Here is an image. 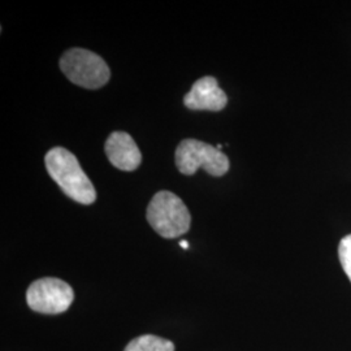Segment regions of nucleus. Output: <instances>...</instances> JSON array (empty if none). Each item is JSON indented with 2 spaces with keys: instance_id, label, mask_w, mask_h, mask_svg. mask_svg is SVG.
<instances>
[{
  "instance_id": "3",
  "label": "nucleus",
  "mask_w": 351,
  "mask_h": 351,
  "mask_svg": "<svg viewBox=\"0 0 351 351\" xmlns=\"http://www.w3.org/2000/svg\"><path fill=\"white\" fill-rule=\"evenodd\" d=\"M60 69L71 82L88 90L104 86L111 77L108 65L99 55L78 47L64 52Z\"/></svg>"
},
{
  "instance_id": "6",
  "label": "nucleus",
  "mask_w": 351,
  "mask_h": 351,
  "mask_svg": "<svg viewBox=\"0 0 351 351\" xmlns=\"http://www.w3.org/2000/svg\"><path fill=\"white\" fill-rule=\"evenodd\" d=\"M228 97L215 77L199 78L184 97V104L193 111L219 112L226 108Z\"/></svg>"
},
{
  "instance_id": "1",
  "label": "nucleus",
  "mask_w": 351,
  "mask_h": 351,
  "mask_svg": "<svg viewBox=\"0 0 351 351\" xmlns=\"http://www.w3.org/2000/svg\"><path fill=\"white\" fill-rule=\"evenodd\" d=\"M45 164L51 178L68 198L86 206L95 202V188L81 168L75 154L64 147H53L46 154Z\"/></svg>"
},
{
  "instance_id": "8",
  "label": "nucleus",
  "mask_w": 351,
  "mask_h": 351,
  "mask_svg": "<svg viewBox=\"0 0 351 351\" xmlns=\"http://www.w3.org/2000/svg\"><path fill=\"white\" fill-rule=\"evenodd\" d=\"M124 351H175V345L169 339L145 335L132 339Z\"/></svg>"
},
{
  "instance_id": "4",
  "label": "nucleus",
  "mask_w": 351,
  "mask_h": 351,
  "mask_svg": "<svg viewBox=\"0 0 351 351\" xmlns=\"http://www.w3.org/2000/svg\"><path fill=\"white\" fill-rule=\"evenodd\" d=\"M176 165L185 176L197 173L203 168L208 175L220 177L229 171V159L223 151L198 139H184L176 150Z\"/></svg>"
},
{
  "instance_id": "9",
  "label": "nucleus",
  "mask_w": 351,
  "mask_h": 351,
  "mask_svg": "<svg viewBox=\"0 0 351 351\" xmlns=\"http://www.w3.org/2000/svg\"><path fill=\"white\" fill-rule=\"evenodd\" d=\"M339 256L341 265L351 282V234H348L346 237L341 239L339 245Z\"/></svg>"
},
{
  "instance_id": "2",
  "label": "nucleus",
  "mask_w": 351,
  "mask_h": 351,
  "mask_svg": "<svg viewBox=\"0 0 351 351\" xmlns=\"http://www.w3.org/2000/svg\"><path fill=\"white\" fill-rule=\"evenodd\" d=\"M147 221L163 239H177L188 233L191 216L180 197L172 191L162 190L149 203Z\"/></svg>"
},
{
  "instance_id": "5",
  "label": "nucleus",
  "mask_w": 351,
  "mask_h": 351,
  "mask_svg": "<svg viewBox=\"0 0 351 351\" xmlns=\"http://www.w3.org/2000/svg\"><path fill=\"white\" fill-rule=\"evenodd\" d=\"M75 300V291L60 278L43 277L34 281L26 291L29 307L39 314L65 313Z\"/></svg>"
},
{
  "instance_id": "7",
  "label": "nucleus",
  "mask_w": 351,
  "mask_h": 351,
  "mask_svg": "<svg viewBox=\"0 0 351 351\" xmlns=\"http://www.w3.org/2000/svg\"><path fill=\"white\" fill-rule=\"evenodd\" d=\"M104 150L108 160L120 171H136L142 162L137 143L125 132H113L106 141Z\"/></svg>"
},
{
  "instance_id": "10",
  "label": "nucleus",
  "mask_w": 351,
  "mask_h": 351,
  "mask_svg": "<svg viewBox=\"0 0 351 351\" xmlns=\"http://www.w3.org/2000/svg\"><path fill=\"white\" fill-rule=\"evenodd\" d=\"M180 245H181V247H182V249H188L189 247L188 241H181V243H180Z\"/></svg>"
},
{
  "instance_id": "11",
  "label": "nucleus",
  "mask_w": 351,
  "mask_h": 351,
  "mask_svg": "<svg viewBox=\"0 0 351 351\" xmlns=\"http://www.w3.org/2000/svg\"><path fill=\"white\" fill-rule=\"evenodd\" d=\"M216 149H217V150H221V149H223V145H217Z\"/></svg>"
}]
</instances>
